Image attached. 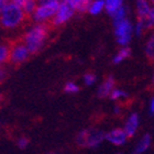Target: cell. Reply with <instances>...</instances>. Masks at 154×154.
<instances>
[{
    "instance_id": "83f0119b",
    "label": "cell",
    "mask_w": 154,
    "mask_h": 154,
    "mask_svg": "<svg viewBox=\"0 0 154 154\" xmlns=\"http://www.w3.org/2000/svg\"><path fill=\"white\" fill-rule=\"evenodd\" d=\"M113 112H115L116 115H119V113L121 112V109H120V106H116V107H115V110H113Z\"/></svg>"
},
{
    "instance_id": "e0dca14e",
    "label": "cell",
    "mask_w": 154,
    "mask_h": 154,
    "mask_svg": "<svg viewBox=\"0 0 154 154\" xmlns=\"http://www.w3.org/2000/svg\"><path fill=\"white\" fill-rule=\"evenodd\" d=\"M130 55H131V50H130V48H128V46H125V48H121L118 52H117V53H116L115 56H113L112 63L113 64H120L121 62H123L125 60H127Z\"/></svg>"
},
{
    "instance_id": "f546056e",
    "label": "cell",
    "mask_w": 154,
    "mask_h": 154,
    "mask_svg": "<svg viewBox=\"0 0 154 154\" xmlns=\"http://www.w3.org/2000/svg\"><path fill=\"white\" fill-rule=\"evenodd\" d=\"M0 77H1V73H0Z\"/></svg>"
},
{
    "instance_id": "52a82bcc",
    "label": "cell",
    "mask_w": 154,
    "mask_h": 154,
    "mask_svg": "<svg viewBox=\"0 0 154 154\" xmlns=\"http://www.w3.org/2000/svg\"><path fill=\"white\" fill-rule=\"evenodd\" d=\"M75 14L74 10L72 9L71 7L68 6L67 1H62L60 2V7H58L57 11L55 13V16L53 17V19L51 20L52 24L53 26H61V24H64L67 21L73 18V16Z\"/></svg>"
},
{
    "instance_id": "8992f818",
    "label": "cell",
    "mask_w": 154,
    "mask_h": 154,
    "mask_svg": "<svg viewBox=\"0 0 154 154\" xmlns=\"http://www.w3.org/2000/svg\"><path fill=\"white\" fill-rule=\"evenodd\" d=\"M30 52L22 41L14 42L10 45L9 61L13 64H20L29 57Z\"/></svg>"
},
{
    "instance_id": "277c9868",
    "label": "cell",
    "mask_w": 154,
    "mask_h": 154,
    "mask_svg": "<svg viewBox=\"0 0 154 154\" xmlns=\"http://www.w3.org/2000/svg\"><path fill=\"white\" fill-rule=\"evenodd\" d=\"M60 7V1L57 0H46L41 1L35 8V11L33 12L32 18L38 23L45 24L46 21L52 20L55 13Z\"/></svg>"
},
{
    "instance_id": "30bf717a",
    "label": "cell",
    "mask_w": 154,
    "mask_h": 154,
    "mask_svg": "<svg viewBox=\"0 0 154 154\" xmlns=\"http://www.w3.org/2000/svg\"><path fill=\"white\" fill-rule=\"evenodd\" d=\"M113 89H115V78H113V76H108L106 79L103 80V83L100 84L97 94L100 98L109 97Z\"/></svg>"
},
{
    "instance_id": "4dcf8cb0",
    "label": "cell",
    "mask_w": 154,
    "mask_h": 154,
    "mask_svg": "<svg viewBox=\"0 0 154 154\" xmlns=\"http://www.w3.org/2000/svg\"><path fill=\"white\" fill-rule=\"evenodd\" d=\"M118 154H121V153H118Z\"/></svg>"
},
{
    "instance_id": "484cf974",
    "label": "cell",
    "mask_w": 154,
    "mask_h": 154,
    "mask_svg": "<svg viewBox=\"0 0 154 154\" xmlns=\"http://www.w3.org/2000/svg\"><path fill=\"white\" fill-rule=\"evenodd\" d=\"M149 112L151 116H154V97H152L149 103Z\"/></svg>"
},
{
    "instance_id": "d4e9b609",
    "label": "cell",
    "mask_w": 154,
    "mask_h": 154,
    "mask_svg": "<svg viewBox=\"0 0 154 154\" xmlns=\"http://www.w3.org/2000/svg\"><path fill=\"white\" fill-rule=\"evenodd\" d=\"M148 20L150 21V23H151L152 26H154V6L151 7L150 13H149V16H148Z\"/></svg>"
},
{
    "instance_id": "2e32d148",
    "label": "cell",
    "mask_w": 154,
    "mask_h": 154,
    "mask_svg": "<svg viewBox=\"0 0 154 154\" xmlns=\"http://www.w3.org/2000/svg\"><path fill=\"white\" fill-rule=\"evenodd\" d=\"M14 2L22 8L26 16H32L33 12L35 11L36 6H38L35 1H32V0H26V1L21 0V1H14Z\"/></svg>"
},
{
    "instance_id": "d6986e66",
    "label": "cell",
    "mask_w": 154,
    "mask_h": 154,
    "mask_svg": "<svg viewBox=\"0 0 154 154\" xmlns=\"http://www.w3.org/2000/svg\"><path fill=\"white\" fill-rule=\"evenodd\" d=\"M145 53L152 62H154V35L149 38L148 43L145 45Z\"/></svg>"
},
{
    "instance_id": "4316f807",
    "label": "cell",
    "mask_w": 154,
    "mask_h": 154,
    "mask_svg": "<svg viewBox=\"0 0 154 154\" xmlns=\"http://www.w3.org/2000/svg\"><path fill=\"white\" fill-rule=\"evenodd\" d=\"M7 5L6 1H2V0H0V13H1V11L3 10V8H5V6Z\"/></svg>"
},
{
    "instance_id": "9c48e42d",
    "label": "cell",
    "mask_w": 154,
    "mask_h": 154,
    "mask_svg": "<svg viewBox=\"0 0 154 154\" xmlns=\"http://www.w3.org/2000/svg\"><path fill=\"white\" fill-rule=\"evenodd\" d=\"M139 125H140V117L137 112H133L129 116L127 121L125 123V127H123V131L125 132V134L128 135V138L130 137H133V135L137 133L139 128Z\"/></svg>"
},
{
    "instance_id": "ffe728a7",
    "label": "cell",
    "mask_w": 154,
    "mask_h": 154,
    "mask_svg": "<svg viewBox=\"0 0 154 154\" xmlns=\"http://www.w3.org/2000/svg\"><path fill=\"white\" fill-rule=\"evenodd\" d=\"M109 97H110V99H112V100L125 99V98L128 97V94H127V91H125V90L115 88V89L111 91V94H110Z\"/></svg>"
},
{
    "instance_id": "ba28073f",
    "label": "cell",
    "mask_w": 154,
    "mask_h": 154,
    "mask_svg": "<svg viewBox=\"0 0 154 154\" xmlns=\"http://www.w3.org/2000/svg\"><path fill=\"white\" fill-rule=\"evenodd\" d=\"M106 140L111 144L120 146L123 145L128 140V135L125 134L122 128H115L106 133Z\"/></svg>"
},
{
    "instance_id": "7c38bea8",
    "label": "cell",
    "mask_w": 154,
    "mask_h": 154,
    "mask_svg": "<svg viewBox=\"0 0 154 154\" xmlns=\"http://www.w3.org/2000/svg\"><path fill=\"white\" fill-rule=\"evenodd\" d=\"M151 142H152L151 135L149 134V133L144 134L140 140H139L138 143H137V145H135V148H134V150H133V152H132V154H143L149 148H150Z\"/></svg>"
},
{
    "instance_id": "4fadbf2b",
    "label": "cell",
    "mask_w": 154,
    "mask_h": 154,
    "mask_svg": "<svg viewBox=\"0 0 154 154\" xmlns=\"http://www.w3.org/2000/svg\"><path fill=\"white\" fill-rule=\"evenodd\" d=\"M68 6L74 10V12H87L89 1L86 0H66Z\"/></svg>"
},
{
    "instance_id": "9a60e30c",
    "label": "cell",
    "mask_w": 154,
    "mask_h": 154,
    "mask_svg": "<svg viewBox=\"0 0 154 154\" xmlns=\"http://www.w3.org/2000/svg\"><path fill=\"white\" fill-rule=\"evenodd\" d=\"M105 10V0H95V1H89L87 12L90 13L91 16H97L103 12Z\"/></svg>"
},
{
    "instance_id": "8fae6325",
    "label": "cell",
    "mask_w": 154,
    "mask_h": 154,
    "mask_svg": "<svg viewBox=\"0 0 154 154\" xmlns=\"http://www.w3.org/2000/svg\"><path fill=\"white\" fill-rule=\"evenodd\" d=\"M135 9L139 20H146L151 10V5L145 0H139L135 2Z\"/></svg>"
},
{
    "instance_id": "5b68a950",
    "label": "cell",
    "mask_w": 154,
    "mask_h": 154,
    "mask_svg": "<svg viewBox=\"0 0 154 154\" xmlns=\"http://www.w3.org/2000/svg\"><path fill=\"white\" fill-rule=\"evenodd\" d=\"M113 29H115V36L117 38L118 44L121 48L128 46L133 35V24L131 23V21L127 18L122 21L115 22Z\"/></svg>"
},
{
    "instance_id": "ac0fdd59",
    "label": "cell",
    "mask_w": 154,
    "mask_h": 154,
    "mask_svg": "<svg viewBox=\"0 0 154 154\" xmlns=\"http://www.w3.org/2000/svg\"><path fill=\"white\" fill-rule=\"evenodd\" d=\"M127 14H128V8L123 5V6H122L121 8H120V9H119L112 17H111V18H112L113 23L119 22V21H122V20L127 19Z\"/></svg>"
},
{
    "instance_id": "5bb4252c",
    "label": "cell",
    "mask_w": 154,
    "mask_h": 154,
    "mask_svg": "<svg viewBox=\"0 0 154 154\" xmlns=\"http://www.w3.org/2000/svg\"><path fill=\"white\" fill-rule=\"evenodd\" d=\"M122 6H123V1L121 0H106L105 1V11L110 17H112Z\"/></svg>"
},
{
    "instance_id": "d6a6232c",
    "label": "cell",
    "mask_w": 154,
    "mask_h": 154,
    "mask_svg": "<svg viewBox=\"0 0 154 154\" xmlns=\"http://www.w3.org/2000/svg\"><path fill=\"white\" fill-rule=\"evenodd\" d=\"M153 3H154V1H153Z\"/></svg>"
},
{
    "instance_id": "3957f363",
    "label": "cell",
    "mask_w": 154,
    "mask_h": 154,
    "mask_svg": "<svg viewBox=\"0 0 154 154\" xmlns=\"http://www.w3.org/2000/svg\"><path fill=\"white\" fill-rule=\"evenodd\" d=\"M106 139V133L99 129H84L77 133L76 142L83 148H96Z\"/></svg>"
},
{
    "instance_id": "7a4b0ae2",
    "label": "cell",
    "mask_w": 154,
    "mask_h": 154,
    "mask_svg": "<svg viewBox=\"0 0 154 154\" xmlns=\"http://www.w3.org/2000/svg\"><path fill=\"white\" fill-rule=\"evenodd\" d=\"M26 16L22 8L14 1L7 2L3 10L0 13V23L7 29H14L21 26L26 20Z\"/></svg>"
},
{
    "instance_id": "6da1fadb",
    "label": "cell",
    "mask_w": 154,
    "mask_h": 154,
    "mask_svg": "<svg viewBox=\"0 0 154 154\" xmlns=\"http://www.w3.org/2000/svg\"><path fill=\"white\" fill-rule=\"evenodd\" d=\"M48 35V26L43 23H38L32 26L28 32L24 34L22 42L31 53H36L44 45Z\"/></svg>"
},
{
    "instance_id": "1f68e13d",
    "label": "cell",
    "mask_w": 154,
    "mask_h": 154,
    "mask_svg": "<svg viewBox=\"0 0 154 154\" xmlns=\"http://www.w3.org/2000/svg\"><path fill=\"white\" fill-rule=\"evenodd\" d=\"M0 99H1V97H0Z\"/></svg>"
},
{
    "instance_id": "44dd1931",
    "label": "cell",
    "mask_w": 154,
    "mask_h": 154,
    "mask_svg": "<svg viewBox=\"0 0 154 154\" xmlns=\"http://www.w3.org/2000/svg\"><path fill=\"white\" fill-rule=\"evenodd\" d=\"M10 46L9 45L0 44V63L9 61Z\"/></svg>"
},
{
    "instance_id": "7402d4cb",
    "label": "cell",
    "mask_w": 154,
    "mask_h": 154,
    "mask_svg": "<svg viewBox=\"0 0 154 154\" xmlns=\"http://www.w3.org/2000/svg\"><path fill=\"white\" fill-rule=\"evenodd\" d=\"M79 90V86L74 82H67L64 86V91L67 94H76Z\"/></svg>"
},
{
    "instance_id": "603a6c76",
    "label": "cell",
    "mask_w": 154,
    "mask_h": 154,
    "mask_svg": "<svg viewBox=\"0 0 154 154\" xmlns=\"http://www.w3.org/2000/svg\"><path fill=\"white\" fill-rule=\"evenodd\" d=\"M84 84L85 85H87V86H91V85H94V84L96 83L97 80V77L95 74H93V73H87V74L84 75Z\"/></svg>"
},
{
    "instance_id": "cb8c5ba5",
    "label": "cell",
    "mask_w": 154,
    "mask_h": 154,
    "mask_svg": "<svg viewBox=\"0 0 154 154\" xmlns=\"http://www.w3.org/2000/svg\"><path fill=\"white\" fill-rule=\"evenodd\" d=\"M18 146H19L20 149H26V146H28V144H29V140L26 138H24V137H22V138H20L19 140H18Z\"/></svg>"
},
{
    "instance_id": "f1b7e54d",
    "label": "cell",
    "mask_w": 154,
    "mask_h": 154,
    "mask_svg": "<svg viewBox=\"0 0 154 154\" xmlns=\"http://www.w3.org/2000/svg\"><path fill=\"white\" fill-rule=\"evenodd\" d=\"M152 83L154 84V74H153V76H152Z\"/></svg>"
}]
</instances>
